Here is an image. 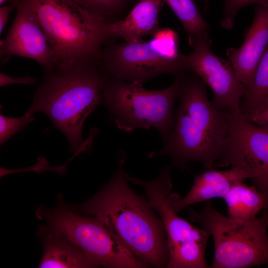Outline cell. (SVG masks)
<instances>
[{"label": "cell", "mask_w": 268, "mask_h": 268, "mask_svg": "<svg viewBox=\"0 0 268 268\" xmlns=\"http://www.w3.org/2000/svg\"><path fill=\"white\" fill-rule=\"evenodd\" d=\"M118 157V168L109 182L92 198L74 206V211L100 220L148 266L167 267L169 252L162 222L148 200L128 185L123 170L125 153L120 151Z\"/></svg>", "instance_id": "obj_1"}, {"label": "cell", "mask_w": 268, "mask_h": 268, "mask_svg": "<svg viewBox=\"0 0 268 268\" xmlns=\"http://www.w3.org/2000/svg\"><path fill=\"white\" fill-rule=\"evenodd\" d=\"M206 85L191 70L181 73L174 126L162 148L149 157L169 155L172 165L181 169L192 161L206 169L217 167L228 131L229 111L213 106Z\"/></svg>", "instance_id": "obj_2"}, {"label": "cell", "mask_w": 268, "mask_h": 268, "mask_svg": "<svg viewBox=\"0 0 268 268\" xmlns=\"http://www.w3.org/2000/svg\"><path fill=\"white\" fill-rule=\"evenodd\" d=\"M106 75L96 60H84L46 69L26 113L43 112L66 136L70 150L81 148L87 117L103 104Z\"/></svg>", "instance_id": "obj_3"}, {"label": "cell", "mask_w": 268, "mask_h": 268, "mask_svg": "<svg viewBox=\"0 0 268 268\" xmlns=\"http://www.w3.org/2000/svg\"><path fill=\"white\" fill-rule=\"evenodd\" d=\"M34 14L54 54L57 66L98 61L111 40L105 23L73 0H12Z\"/></svg>", "instance_id": "obj_4"}, {"label": "cell", "mask_w": 268, "mask_h": 268, "mask_svg": "<svg viewBox=\"0 0 268 268\" xmlns=\"http://www.w3.org/2000/svg\"><path fill=\"white\" fill-rule=\"evenodd\" d=\"M179 46L174 30L159 28L147 41L108 42L98 63L107 76L143 85L163 74L176 76L190 70L187 55L180 53Z\"/></svg>", "instance_id": "obj_5"}, {"label": "cell", "mask_w": 268, "mask_h": 268, "mask_svg": "<svg viewBox=\"0 0 268 268\" xmlns=\"http://www.w3.org/2000/svg\"><path fill=\"white\" fill-rule=\"evenodd\" d=\"M181 74L170 86L160 90L146 89L143 85L106 75L103 104L109 119L125 132L154 128L165 144L175 122L174 105L179 95Z\"/></svg>", "instance_id": "obj_6"}, {"label": "cell", "mask_w": 268, "mask_h": 268, "mask_svg": "<svg viewBox=\"0 0 268 268\" xmlns=\"http://www.w3.org/2000/svg\"><path fill=\"white\" fill-rule=\"evenodd\" d=\"M267 214L265 210L260 218L238 220L216 211L209 201L200 212L190 210V219L213 237L214 256L210 268L268 266Z\"/></svg>", "instance_id": "obj_7"}, {"label": "cell", "mask_w": 268, "mask_h": 268, "mask_svg": "<svg viewBox=\"0 0 268 268\" xmlns=\"http://www.w3.org/2000/svg\"><path fill=\"white\" fill-rule=\"evenodd\" d=\"M45 220L39 231L51 232L76 245L96 267L112 268H143L149 267L135 257L120 240L100 220L57 206L37 211Z\"/></svg>", "instance_id": "obj_8"}, {"label": "cell", "mask_w": 268, "mask_h": 268, "mask_svg": "<svg viewBox=\"0 0 268 268\" xmlns=\"http://www.w3.org/2000/svg\"><path fill=\"white\" fill-rule=\"evenodd\" d=\"M171 165L163 168L159 175L149 181H143L125 173L128 181L142 187L151 207L159 215L167 236L169 252V268H207L205 249L211 236L203 228L196 227L179 217L169 204L167 197L173 184Z\"/></svg>", "instance_id": "obj_9"}, {"label": "cell", "mask_w": 268, "mask_h": 268, "mask_svg": "<svg viewBox=\"0 0 268 268\" xmlns=\"http://www.w3.org/2000/svg\"><path fill=\"white\" fill-rule=\"evenodd\" d=\"M229 127L217 167H239L254 185L268 195V128L257 125L241 112H228Z\"/></svg>", "instance_id": "obj_10"}, {"label": "cell", "mask_w": 268, "mask_h": 268, "mask_svg": "<svg viewBox=\"0 0 268 268\" xmlns=\"http://www.w3.org/2000/svg\"><path fill=\"white\" fill-rule=\"evenodd\" d=\"M210 39H199L190 43L193 48L187 55L190 70L211 89V103L224 111L239 112L246 87L239 79L229 60L216 56L210 49Z\"/></svg>", "instance_id": "obj_11"}, {"label": "cell", "mask_w": 268, "mask_h": 268, "mask_svg": "<svg viewBox=\"0 0 268 268\" xmlns=\"http://www.w3.org/2000/svg\"><path fill=\"white\" fill-rule=\"evenodd\" d=\"M11 4L16 12L6 36L0 41L1 58L17 56L33 60L46 69L55 67L54 54L34 14L21 3L12 0Z\"/></svg>", "instance_id": "obj_12"}, {"label": "cell", "mask_w": 268, "mask_h": 268, "mask_svg": "<svg viewBox=\"0 0 268 268\" xmlns=\"http://www.w3.org/2000/svg\"><path fill=\"white\" fill-rule=\"evenodd\" d=\"M268 45V5L255 7L252 25L245 33V38L238 48H229L226 55L240 81L246 88Z\"/></svg>", "instance_id": "obj_13"}, {"label": "cell", "mask_w": 268, "mask_h": 268, "mask_svg": "<svg viewBox=\"0 0 268 268\" xmlns=\"http://www.w3.org/2000/svg\"><path fill=\"white\" fill-rule=\"evenodd\" d=\"M247 179H251L249 173L239 167H231L226 171L207 169L206 171L194 176L193 185L184 197L181 198L178 194L170 193L167 200L172 208L178 213L192 204L214 198H223L233 186Z\"/></svg>", "instance_id": "obj_14"}, {"label": "cell", "mask_w": 268, "mask_h": 268, "mask_svg": "<svg viewBox=\"0 0 268 268\" xmlns=\"http://www.w3.org/2000/svg\"><path fill=\"white\" fill-rule=\"evenodd\" d=\"M165 2V0H136L123 19L105 23L106 34L112 40L121 39L128 43L140 42L144 36H152L159 28V15Z\"/></svg>", "instance_id": "obj_15"}, {"label": "cell", "mask_w": 268, "mask_h": 268, "mask_svg": "<svg viewBox=\"0 0 268 268\" xmlns=\"http://www.w3.org/2000/svg\"><path fill=\"white\" fill-rule=\"evenodd\" d=\"M41 235H44V252L39 268L97 267L76 245L67 238L51 232Z\"/></svg>", "instance_id": "obj_16"}, {"label": "cell", "mask_w": 268, "mask_h": 268, "mask_svg": "<svg viewBox=\"0 0 268 268\" xmlns=\"http://www.w3.org/2000/svg\"><path fill=\"white\" fill-rule=\"evenodd\" d=\"M223 199L229 216L238 220L254 219L261 210L268 209V195L254 185L249 186L243 182L233 186Z\"/></svg>", "instance_id": "obj_17"}, {"label": "cell", "mask_w": 268, "mask_h": 268, "mask_svg": "<svg viewBox=\"0 0 268 268\" xmlns=\"http://www.w3.org/2000/svg\"><path fill=\"white\" fill-rule=\"evenodd\" d=\"M268 103V45L261 57L250 85L240 103L245 115L254 112Z\"/></svg>", "instance_id": "obj_18"}, {"label": "cell", "mask_w": 268, "mask_h": 268, "mask_svg": "<svg viewBox=\"0 0 268 268\" xmlns=\"http://www.w3.org/2000/svg\"><path fill=\"white\" fill-rule=\"evenodd\" d=\"M176 15L185 31L189 43L199 39H210V29L194 0H165Z\"/></svg>", "instance_id": "obj_19"}, {"label": "cell", "mask_w": 268, "mask_h": 268, "mask_svg": "<svg viewBox=\"0 0 268 268\" xmlns=\"http://www.w3.org/2000/svg\"><path fill=\"white\" fill-rule=\"evenodd\" d=\"M90 14L104 23L123 19L136 0H73Z\"/></svg>", "instance_id": "obj_20"}, {"label": "cell", "mask_w": 268, "mask_h": 268, "mask_svg": "<svg viewBox=\"0 0 268 268\" xmlns=\"http://www.w3.org/2000/svg\"><path fill=\"white\" fill-rule=\"evenodd\" d=\"M33 119V115L26 112L23 116L18 118H10L0 114V145L16 133L24 129Z\"/></svg>", "instance_id": "obj_21"}, {"label": "cell", "mask_w": 268, "mask_h": 268, "mask_svg": "<svg viewBox=\"0 0 268 268\" xmlns=\"http://www.w3.org/2000/svg\"><path fill=\"white\" fill-rule=\"evenodd\" d=\"M268 5V0H225L223 18L221 24L225 29H230L234 24L235 16L238 11L249 4Z\"/></svg>", "instance_id": "obj_22"}, {"label": "cell", "mask_w": 268, "mask_h": 268, "mask_svg": "<svg viewBox=\"0 0 268 268\" xmlns=\"http://www.w3.org/2000/svg\"><path fill=\"white\" fill-rule=\"evenodd\" d=\"M244 116L253 123L268 128V103L260 109Z\"/></svg>", "instance_id": "obj_23"}, {"label": "cell", "mask_w": 268, "mask_h": 268, "mask_svg": "<svg viewBox=\"0 0 268 268\" xmlns=\"http://www.w3.org/2000/svg\"><path fill=\"white\" fill-rule=\"evenodd\" d=\"M36 79L31 76L22 77H12L3 72L0 73V86L1 87L11 84H23L32 85L36 83Z\"/></svg>", "instance_id": "obj_24"}, {"label": "cell", "mask_w": 268, "mask_h": 268, "mask_svg": "<svg viewBox=\"0 0 268 268\" xmlns=\"http://www.w3.org/2000/svg\"><path fill=\"white\" fill-rule=\"evenodd\" d=\"M11 4L2 6L0 8V33L1 34L8 19L10 12L14 8Z\"/></svg>", "instance_id": "obj_25"}, {"label": "cell", "mask_w": 268, "mask_h": 268, "mask_svg": "<svg viewBox=\"0 0 268 268\" xmlns=\"http://www.w3.org/2000/svg\"><path fill=\"white\" fill-rule=\"evenodd\" d=\"M7 0H0V5H2L4 2L7 1Z\"/></svg>", "instance_id": "obj_26"}, {"label": "cell", "mask_w": 268, "mask_h": 268, "mask_svg": "<svg viewBox=\"0 0 268 268\" xmlns=\"http://www.w3.org/2000/svg\"><path fill=\"white\" fill-rule=\"evenodd\" d=\"M266 224H267V225L268 227V215L267 214V216H266Z\"/></svg>", "instance_id": "obj_27"}, {"label": "cell", "mask_w": 268, "mask_h": 268, "mask_svg": "<svg viewBox=\"0 0 268 268\" xmlns=\"http://www.w3.org/2000/svg\"><path fill=\"white\" fill-rule=\"evenodd\" d=\"M205 3H207L208 0H203Z\"/></svg>", "instance_id": "obj_28"}]
</instances>
